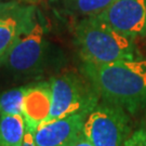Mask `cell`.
Returning a JSON list of instances; mask_svg holds the SVG:
<instances>
[{
    "label": "cell",
    "instance_id": "cell-1",
    "mask_svg": "<svg viewBox=\"0 0 146 146\" xmlns=\"http://www.w3.org/2000/svg\"><path fill=\"white\" fill-rule=\"evenodd\" d=\"M80 72L93 84L102 101L129 114L146 108V58L107 64L82 62Z\"/></svg>",
    "mask_w": 146,
    "mask_h": 146
},
{
    "label": "cell",
    "instance_id": "cell-2",
    "mask_svg": "<svg viewBox=\"0 0 146 146\" xmlns=\"http://www.w3.org/2000/svg\"><path fill=\"white\" fill-rule=\"evenodd\" d=\"M82 62L107 64L140 58L135 39L121 34L99 16L81 17L74 29Z\"/></svg>",
    "mask_w": 146,
    "mask_h": 146
},
{
    "label": "cell",
    "instance_id": "cell-3",
    "mask_svg": "<svg viewBox=\"0 0 146 146\" xmlns=\"http://www.w3.org/2000/svg\"><path fill=\"white\" fill-rule=\"evenodd\" d=\"M58 60L60 51L48 38L47 26L41 13L37 9L31 26L11 49L3 66L15 75L31 76L42 73Z\"/></svg>",
    "mask_w": 146,
    "mask_h": 146
},
{
    "label": "cell",
    "instance_id": "cell-4",
    "mask_svg": "<svg viewBox=\"0 0 146 146\" xmlns=\"http://www.w3.org/2000/svg\"><path fill=\"white\" fill-rule=\"evenodd\" d=\"M49 81L52 88V108L47 121L75 114H89L101 100L93 84L81 72L66 70Z\"/></svg>",
    "mask_w": 146,
    "mask_h": 146
},
{
    "label": "cell",
    "instance_id": "cell-5",
    "mask_svg": "<svg viewBox=\"0 0 146 146\" xmlns=\"http://www.w3.org/2000/svg\"><path fill=\"white\" fill-rule=\"evenodd\" d=\"M84 134L93 146H123L131 135L129 113L105 101L88 114Z\"/></svg>",
    "mask_w": 146,
    "mask_h": 146
},
{
    "label": "cell",
    "instance_id": "cell-6",
    "mask_svg": "<svg viewBox=\"0 0 146 146\" xmlns=\"http://www.w3.org/2000/svg\"><path fill=\"white\" fill-rule=\"evenodd\" d=\"M37 8L33 3L7 1L0 3V67L22 34L31 26Z\"/></svg>",
    "mask_w": 146,
    "mask_h": 146
},
{
    "label": "cell",
    "instance_id": "cell-7",
    "mask_svg": "<svg viewBox=\"0 0 146 146\" xmlns=\"http://www.w3.org/2000/svg\"><path fill=\"white\" fill-rule=\"evenodd\" d=\"M98 16L125 36L146 37V0H114Z\"/></svg>",
    "mask_w": 146,
    "mask_h": 146
},
{
    "label": "cell",
    "instance_id": "cell-8",
    "mask_svg": "<svg viewBox=\"0 0 146 146\" xmlns=\"http://www.w3.org/2000/svg\"><path fill=\"white\" fill-rule=\"evenodd\" d=\"M88 114H75L43 122L35 131L36 146H72L84 132Z\"/></svg>",
    "mask_w": 146,
    "mask_h": 146
},
{
    "label": "cell",
    "instance_id": "cell-9",
    "mask_svg": "<svg viewBox=\"0 0 146 146\" xmlns=\"http://www.w3.org/2000/svg\"><path fill=\"white\" fill-rule=\"evenodd\" d=\"M52 108V88L50 81H39L27 86L22 115L26 127L36 131L46 122Z\"/></svg>",
    "mask_w": 146,
    "mask_h": 146
},
{
    "label": "cell",
    "instance_id": "cell-10",
    "mask_svg": "<svg viewBox=\"0 0 146 146\" xmlns=\"http://www.w3.org/2000/svg\"><path fill=\"white\" fill-rule=\"evenodd\" d=\"M25 132L23 115L0 116V146H22Z\"/></svg>",
    "mask_w": 146,
    "mask_h": 146
},
{
    "label": "cell",
    "instance_id": "cell-11",
    "mask_svg": "<svg viewBox=\"0 0 146 146\" xmlns=\"http://www.w3.org/2000/svg\"><path fill=\"white\" fill-rule=\"evenodd\" d=\"M64 10L76 16H98L114 0H54Z\"/></svg>",
    "mask_w": 146,
    "mask_h": 146
},
{
    "label": "cell",
    "instance_id": "cell-12",
    "mask_svg": "<svg viewBox=\"0 0 146 146\" xmlns=\"http://www.w3.org/2000/svg\"><path fill=\"white\" fill-rule=\"evenodd\" d=\"M27 86L11 89L0 93V116L22 115L23 102L26 93Z\"/></svg>",
    "mask_w": 146,
    "mask_h": 146
},
{
    "label": "cell",
    "instance_id": "cell-13",
    "mask_svg": "<svg viewBox=\"0 0 146 146\" xmlns=\"http://www.w3.org/2000/svg\"><path fill=\"white\" fill-rule=\"evenodd\" d=\"M123 146H146V132L144 128L142 127L134 131L125 141Z\"/></svg>",
    "mask_w": 146,
    "mask_h": 146
},
{
    "label": "cell",
    "instance_id": "cell-14",
    "mask_svg": "<svg viewBox=\"0 0 146 146\" xmlns=\"http://www.w3.org/2000/svg\"><path fill=\"white\" fill-rule=\"evenodd\" d=\"M35 130L26 127V132H25V137L22 146H36L35 143Z\"/></svg>",
    "mask_w": 146,
    "mask_h": 146
},
{
    "label": "cell",
    "instance_id": "cell-15",
    "mask_svg": "<svg viewBox=\"0 0 146 146\" xmlns=\"http://www.w3.org/2000/svg\"><path fill=\"white\" fill-rule=\"evenodd\" d=\"M72 146H93V145L91 144V142L86 137V135H84V132H82V134L79 136L78 139H77V141L75 142Z\"/></svg>",
    "mask_w": 146,
    "mask_h": 146
},
{
    "label": "cell",
    "instance_id": "cell-16",
    "mask_svg": "<svg viewBox=\"0 0 146 146\" xmlns=\"http://www.w3.org/2000/svg\"><path fill=\"white\" fill-rule=\"evenodd\" d=\"M7 1H21V2H27V3H33V5H35L36 2V0H0V3L7 2Z\"/></svg>",
    "mask_w": 146,
    "mask_h": 146
},
{
    "label": "cell",
    "instance_id": "cell-17",
    "mask_svg": "<svg viewBox=\"0 0 146 146\" xmlns=\"http://www.w3.org/2000/svg\"><path fill=\"white\" fill-rule=\"evenodd\" d=\"M143 128H144V130H145V132H146V119H145V121H144V125H143Z\"/></svg>",
    "mask_w": 146,
    "mask_h": 146
},
{
    "label": "cell",
    "instance_id": "cell-18",
    "mask_svg": "<svg viewBox=\"0 0 146 146\" xmlns=\"http://www.w3.org/2000/svg\"><path fill=\"white\" fill-rule=\"evenodd\" d=\"M36 1H37V0H36Z\"/></svg>",
    "mask_w": 146,
    "mask_h": 146
}]
</instances>
